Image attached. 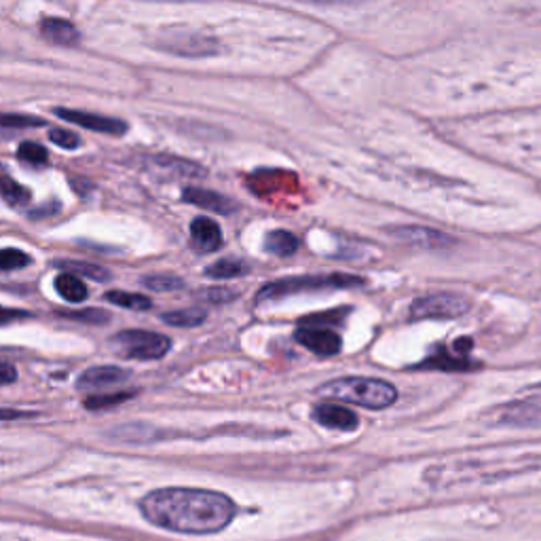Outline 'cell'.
Segmentation results:
<instances>
[{
    "label": "cell",
    "mask_w": 541,
    "mask_h": 541,
    "mask_svg": "<svg viewBox=\"0 0 541 541\" xmlns=\"http://www.w3.org/2000/svg\"><path fill=\"white\" fill-rule=\"evenodd\" d=\"M140 510L151 525L186 535L218 533L235 518L229 495L205 489H159L140 501Z\"/></svg>",
    "instance_id": "cell-1"
},
{
    "label": "cell",
    "mask_w": 541,
    "mask_h": 541,
    "mask_svg": "<svg viewBox=\"0 0 541 541\" xmlns=\"http://www.w3.org/2000/svg\"><path fill=\"white\" fill-rule=\"evenodd\" d=\"M541 468V455L493 457V459H463L436 465L425 472V480L436 489L468 487V484H489L506 480L522 472H535Z\"/></svg>",
    "instance_id": "cell-2"
},
{
    "label": "cell",
    "mask_w": 541,
    "mask_h": 541,
    "mask_svg": "<svg viewBox=\"0 0 541 541\" xmlns=\"http://www.w3.org/2000/svg\"><path fill=\"white\" fill-rule=\"evenodd\" d=\"M320 398L343 400L349 404H358L364 408L381 410L398 400V389L381 379H366V377H343L324 383L317 389Z\"/></svg>",
    "instance_id": "cell-3"
},
{
    "label": "cell",
    "mask_w": 541,
    "mask_h": 541,
    "mask_svg": "<svg viewBox=\"0 0 541 541\" xmlns=\"http://www.w3.org/2000/svg\"><path fill=\"white\" fill-rule=\"evenodd\" d=\"M364 279L358 275L347 273H330V275H307V277H290L282 282H273L258 292V303L269 301V298H282L296 292L309 290H328V288H353L362 286Z\"/></svg>",
    "instance_id": "cell-4"
},
{
    "label": "cell",
    "mask_w": 541,
    "mask_h": 541,
    "mask_svg": "<svg viewBox=\"0 0 541 541\" xmlns=\"http://www.w3.org/2000/svg\"><path fill=\"white\" fill-rule=\"evenodd\" d=\"M121 358L127 360H161L172 347V341L159 332L123 330L110 341Z\"/></svg>",
    "instance_id": "cell-5"
},
{
    "label": "cell",
    "mask_w": 541,
    "mask_h": 541,
    "mask_svg": "<svg viewBox=\"0 0 541 541\" xmlns=\"http://www.w3.org/2000/svg\"><path fill=\"white\" fill-rule=\"evenodd\" d=\"M157 47L174 53L184 55V58H210L220 51V45L212 36L197 32V30H186V28H167L159 34Z\"/></svg>",
    "instance_id": "cell-6"
},
{
    "label": "cell",
    "mask_w": 541,
    "mask_h": 541,
    "mask_svg": "<svg viewBox=\"0 0 541 541\" xmlns=\"http://www.w3.org/2000/svg\"><path fill=\"white\" fill-rule=\"evenodd\" d=\"M472 303L461 294H429L421 296L410 305V317L413 320H457V317L470 311Z\"/></svg>",
    "instance_id": "cell-7"
},
{
    "label": "cell",
    "mask_w": 541,
    "mask_h": 541,
    "mask_svg": "<svg viewBox=\"0 0 541 541\" xmlns=\"http://www.w3.org/2000/svg\"><path fill=\"white\" fill-rule=\"evenodd\" d=\"M294 339L301 343L303 347H307L309 351H313L315 356L320 358H332L337 356V353L341 351V337L334 330L330 328H320V326H313V324H305L303 328H298Z\"/></svg>",
    "instance_id": "cell-8"
},
{
    "label": "cell",
    "mask_w": 541,
    "mask_h": 541,
    "mask_svg": "<svg viewBox=\"0 0 541 541\" xmlns=\"http://www.w3.org/2000/svg\"><path fill=\"white\" fill-rule=\"evenodd\" d=\"M53 113H55V117H60L68 123L79 125V127L91 129V132H98V134L123 136L127 132V123L121 119L91 115V113H83V110H70V108H55Z\"/></svg>",
    "instance_id": "cell-9"
},
{
    "label": "cell",
    "mask_w": 541,
    "mask_h": 541,
    "mask_svg": "<svg viewBox=\"0 0 541 541\" xmlns=\"http://www.w3.org/2000/svg\"><path fill=\"white\" fill-rule=\"evenodd\" d=\"M391 235H394L398 241H402V244L425 248V250H442L455 244L453 237L429 227H398L391 231Z\"/></svg>",
    "instance_id": "cell-10"
},
{
    "label": "cell",
    "mask_w": 541,
    "mask_h": 541,
    "mask_svg": "<svg viewBox=\"0 0 541 541\" xmlns=\"http://www.w3.org/2000/svg\"><path fill=\"white\" fill-rule=\"evenodd\" d=\"M191 244L199 254L216 252L222 246V231L212 218L199 216L191 222Z\"/></svg>",
    "instance_id": "cell-11"
},
{
    "label": "cell",
    "mask_w": 541,
    "mask_h": 541,
    "mask_svg": "<svg viewBox=\"0 0 541 541\" xmlns=\"http://www.w3.org/2000/svg\"><path fill=\"white\" fill-rule=\"evenodd\" d=\"M182 199L186 203H193L197 205V208L201 210H208V212H216V214H233L237 210V203L227 199L225 195L220 193H214V191H208V189H184L182 191Z\"/></svg>",
    "instance_id": "cell-12"
},
{
    "label": "cell",
    "mask_w": 541,
    "mask_h": 541,
    "mask_svg": "<svg viewBox=\"0 0 541 541\" xmlns=\"http://www.w3.org/2000/svg\"><path fill=\"white\" fill-rule=\"evenodd\" d=\"M313 419L332 429H343V432H351V429L358 427V415L353 410L337 404H320L313 410Z\"/></svg>",
    "instance_id": "cell-13"
},
{
    "label": "cell",
    "mask_w": 541,
    "mask_h": 541,
    "mask_svg": "<svg viewBox=\"0 0 541 541\" xmlns=\"http://www.w3.org/2000/svg\"><path fill=\"white\" fill-rule=\"evenodd\" d=\"M499 421L516 427L541 425V402H516L499 410Z\"/></svg>",
    "instance_id": "cell-14"
},
{
    "label": "cell",
    "mask_w": 541,
    "mask_h": 541,
    "mask_svg": "<svg viewBox=\"0 0 541 541\" xmlns=\"http://www.w3.org/2000/svg\"><path fill=\"white\" fill-rule=\"evenodd\" d=\"M129 379V372L117 366H96L85 370L79 379V389H104Z\"/></svg>",
    "instance_id": "cell-15"
},
{
    "label": "cell",
    "mask_w": 541,
    "mask_h": 541,
    "mask_svg": "<svg viewBox=\"0 0 541 541\" xmlns=\"http://www.w3.org/2000/svg\"><path fill=\"white\" fill-rule=\"evenodd\" d=\"M41 34L53 45L62 47H74L81 41V32L77 26L70 24L68 20H60V17H45L41 22Z\"/></svg>",
    "instance_id": "cell-16"
},
{
    "label": "cell",
    "mask_w": 541,
    "mask_h": 541,
    "mask_svg": "<svg viewBox=\"0 0 541 541\" xmlns=\"http://www.w3.org/2000/svg\"><path fill=\"white\" fill-rule=\"evenodd\" d=\"M55 290L68 303H83L87 298V286L83 279L74 273H62L55 277Z\"/></svg>",
    "instance_id": "cell-17"
},
{
    "label": "cell",
    "mask_w": 541,
    "mask_h": 541,
    "mask_svg": "<svg viewBox=\"0 0 541 541\" xmlns=\"http://www.w3.org/2000/svg\"><path fill=\"white\" fill-rule=\"evenodd\" d=\"M265 250L269 254H273V256L288 258V256H292L298 250V239L290 231L277 229V231L267 233V237H265Z\"/></svg>",
    "instance_id": "cell-18"
},
{
    "label": "cell",
    "mask_w": 541,
    "mask_h": 541,
    "mask_svg": "<svg viewBox=\"0 0 541 541\" xmlns=\"http://www.w3.org/2000/svg\"><path fill=\"white\" fill-rule=\"evenodd\" d=\"M106 301L117 305V307H123V309H132V311H146V309L153 307L151 298H148V296L132 294V292H121V290H110L106 294Z\"/></svg>",
    "instance_id": "cell-19"
},
{
    "label": "cell",
    "mask_w": 541,
    "mask_h": 541,
    "mask_svg": "<svg viewBox=\"0 0 541 541\" xmlns=\"http://www.w3.org/2000/svg\"><path fill=\"white\" fill-rule=\"evenodd\" d=\"M205 313L203 309H182V311H170L163 315V322L170 326H180V328H195L205 322Z\"/></svg>",
    "instance_id": "cell-20"
},
{
    "label": "cell",
    "mask_w": 541,
    "mask_h": 541,
    "mask_svg": "<svg viewBox=\"0 0 541 541\" xmlns=\"http://www.w3.org/2000/svg\"><path fill=\"white\" fill-rule=\"evenodd\" d=\"M0 195H3L5 201L13 205V208H22V205L30 201V191L7 176L0 178Z\"/></svg>",
    "instance_id": "cell-21"
},
{
    "label": "cell",
    "mask_w": 541,
    "mask_h": 541,
    "mask_svg": "<svg viewBox=\"0 0 541 541\" xmlns=\"http://www.w3.org/2000/svg\"><path fill=\"white\" fill-rule=\"evenodd\" d=\"M58 267H62L66 273L96 279V282H106V279H110V273L104 267H98L93 263H74V260H62V263H58Z\"/></svg>",
    "instance_id": "cell-22"
},
{
    "label": "cell",
    "mask_w": 541,
    "mask_h": 541,
    "mask_svg": "<svg viewBox=\"0 0 541 541\" xmlns=\"http://www.w3.org/2000/svg\"><path fill=\"white\" fill-rule=\"evenodd\" d=\"M244 273H246V265H241L239 260H229V258H222L212 267L205 269V275L212 277V279H231V277L244 275Z\"/></svg>",
    "instance_id": "cell-23"
},
{
    "label": "cell",
    "mask_w": 541,
    "mask_h": 541,
    "mask_svg": "<svg viewBox=\"0 0 541 541\" xmlns=\"http://www.w3.org/2000/svg\"><path fill=\"white\" fill-rule=\"evenodd\" d=\"M17 159L28 163V165H34V167H41V165H47L49 153L45 151L41 144L22 142L20 148H17Z\"/></svg>",
    "instance_id": "cell-24"
},
{
    "label": "cell",
    "mask_w": 541,
    "mask_h": 541,
    "mask_svg": "<svg viewBox=\"0 0 541 541\" xmlns=\"http://www.w3.org/2000/svg\"><path fill=\"white\" fill-rule=\"evenodd\" d=\"M142 284L148 290H155V292H170V290L184 288L182 277H176V275H146L142 279Z\"/></svg>",
    "instance_id": "cell-25"
},
{
    "label": "cell",
    "mask_w": 541,
    "mask_h": 541,
    "mask_svg": "<svg viewBox=\"0 0 541 541\" xmlns=\"http://www.w3.org/2000/svg\"><path fill=\"white\" fill-rule=\"evenodd\" d=\"M136 391H117V394H104V396H93L85 400V408L89 410H102V408H113L121 402L134 398Z\"/></svg>",
    "instance_id": "cell-26"
},
{
    "label": "cell",
    "mask_w": 541,
    "mask_h": 541,
    "mask_svg": "<svg viewBox=\"0 0 541 541\" xmlns=\"http://www.w3.org/2000/svg\"><path fill=\"white\" fill-rule=\"evenodd\" d=\"M45 119L32 117V115H3L0 113V127L5 129H34V127H45Z\"/></svg>",
    "instance_id": "cell-27"
},
{
    "label": "cell",
    "mask_w": 541,
    "mask_h": 541,
    "mask_svg": "<svg viewBox=\"0 0 541 541\" xmlns=\"http://www.w3.org/2000/svg\"><path fill=\"white\" fill-rule=\"evenodd\" d=\"M30 265V256L24 254L22 250L7 248L0 250V271H15V269H24Z\"/></svg>",
    "instance_id": "cell-28"
},
{
    "label": "cell",
    "mask_w": 541,
    "mask_h": 541,
    "mask_svg": "<svg viewBox=\"0 0 541 541\" xmlns=\"http://www.w3.org/2000/svg\"><path fill=\"white\" fill-rule=\"evenodd\" d=\"M60 315L68 317V320L87 322V324H106L108 313L102 309H83V311H60Z\"/></svg>",
    "instance_id": "cell-29"
},
{
    "label": "cell",
    "mask_w": 541,
    "mask_h": 541,
    "mask_svg": "<svg viewBox=\"0 0 541 541\" xmlns=\"http://www.w3.org/2000/svg\"><path fill=\"white\" fill-rule=\"evenodd\" d=\"M49 140L53 144L66 148V151H74V148L81 146V138L77 134H72L68 132V129H60V127L49 129Z\"/></svg>",
    "instance_id": "cell-30"
},
{
    "label": "cell",
    "mask_w": 541,
    "mask_h": 541,
    "mask_svg": "<svg viewBox=\"0 0 541 541\" xmlns=\"http://www.w3.org/2000/svg\"><path fill=\"white\" fill-rule=\"evenodd\" d=\"M201 294L205 301H210V303H227L235 298V292L227 288H210V290H203Z\"/></svg>",
    "instance_id": "cell-31"
},
{
    "label": "cell",
    "mask_w": 541,
    "mask_h": 541,
    "mask_svg": "<svg viewBox=\"0 0 541 541\" xmlns=\"http://www.w3.org/2000/svg\"><path fill=\"white\" fill-rule=\"evenodd\" d=\"M309 5H320V7H356L366 3V0H303Z\"/></svg>",
    "instance_id": "cell-32"
},
{
    "label": "cell",
    "mask_w": 541,
    "mask_h": 541,
    "mask_svg": "<svg viewBox=\"0 0 541 541\" xmlns=\"http://www.w3.org/2000/svg\"><path fill=\"white\" fill-rule=\"evenodd\" d=\"M17 379V372L9 364H0V385H9Z\"/></svg>",
    "instance_id": "cell-33"
},
{
    "label": "cell",
    "mask_w": 541,
    "mask_h": 541,
    "mask_svg": "<svg viewBox=\"0 0 541 541\" xmlns=\"http://www.w3.org/2000/svg\"><path fill=\"white\" fill-rule=\"evenodd\" d=\"M30 417L28 413H22V410H11V408H0V421H11V419H24Z\"/></svg>",
    "instance_id": "cell-34"
},
{
    "label": "cell",
    "mask_w": 541,
    "mask_h": 541,
    "mask_svg": "<svg viewBox=\"0 0 541 541\" xmlns=\"http://www.w3.org/2000/svg\"><path fill=\"white\" fill-rule=\"evenodd\" d=\"M24 315H28V313H24V311H3V309H0V322H3V320H13V317H24Z\"/></svg>",
    "instance_id": "cell-35"
}]
</instances>
